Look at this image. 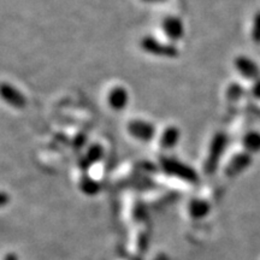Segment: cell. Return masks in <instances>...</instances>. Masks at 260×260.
Returning a JSON list of instances; mask_svg holds the SVG:
<instances>
[{"label": "cell", "instance_id": "1", "mask_svg": "<svg viewBox=\"0 0 260 260\" xmlns=\"http://www.w3.org/2000/svg\"><path fill=\"white\" fill-rule=\"evenodd\" d=\"M160 167L162 171L169 176L176 177L178 180L188 182L190 184H197L199 182V175L193 168L182 162L176 158L162 157L160 158Z\"/></svg>", "mask_w": 260, "mask_h": 260}, {"label": "cell", "instance_id": "2", "mask_svg": "<svg viewBox=\"0 0 260 260\" xmlns=\"http://www.w3.org/2000/svg\"><path fill=\"white\" fill-rule=\"evenodd\" d=\"M228 145V136L224 133H217L213 136L212 141H211L209 154H207L206 160H205L204 170L205 174L213 175L216 172L217 169L219 167L220 158L223 157L224 151H225Z\"/></svg>", "mask_w": 260, "mask_h": 260}, {"label": "cell", "instance_id": "3", "mask_svg": "<svg viewBox=\"0 0 260 260\" xmlns=\"http://www.w3.org/2000/svg\"><path fill=\"white\" fill-rule=\"evenodd\" d=\"M140 47L146 53L152 54V56L162 58H176L178 56V50L175 45L159 41L155 38L151 37V35H147V37H144L141 39Z\"/></svg>", "mask_w": 260, "mask_h": 260}, {"label": "cell", "instance_id": "4", "mask_svg": "<svg viewBox=\"0 0 260 260\" xmlns=\"http://www.w3.org/2000/svg\"><path fill=\"white\" fill-rule=\"evenodd\" d=\"M128 133L139 141L148 142L154 138L155 126L144 119H133L128 123Z\"/></svg>", "mask_w": 260, "mask_h": 260}, {"label": "cell", "instance_id": "5", "mask_svg": "<svg viewBox=\"0 0 260 260\" xmlns=\"http://www.w3.org/2000/svg\"><path fill=\"white\" fill-rule=\"evenodd\" d=\"M161 30L171 41H178L184 35V24L177 16H167L161 21Z\"/></svg>", "mask_w": 260, "mask_h": 260}, {"label": "cell", "instance_id": "6", "mask_svg": "<svg viewBox=\"0 0 260 260\" xmlns=\"http://www.w3.org/2000/svg\"><path fill=\"white\" fill-rule=\"evenodd\" d=\"M252 155L248 152H242V153H236L230 159L229 164L225 168V175L228 177H236L237 175L245 171L247 168L251 165Z\"/></svg>", "mask_w": 260, "mask_h": 260}, {"label": "cell", "instance_id": "7", "mask_svg": "<svg viewBox=\"0 0 260 260\" xmlns=\"http://www.w3.org/2000/svg\"><path fill=\"white\" fill-rule=\"evenodd\" d=\"M2 96L9 105L15 107V109L22 110L27 106V99H25L24 94L19 92L17 88H15L12 84H2Z\"/></svg>", "mask_w": 260, "mask_h": 260}, {"label": "cell", "instance_id": "8", "mask_svg": "<svg viewBox=\"0 0 260 260\" xmlns=\"http://www.w3.org/2000/svg\"><path fill=\"white\" fill-rule=\"evenodd\" d=\"M236 70L247 80H260V70L254 61L245 56H239L234 61Z\"/></svg>", "mask_w": 260, "mask_h": 260}, {"label": "cell", "instance_id": "9", "mask_svg": "<svg viewBox=\"0 0 260 260\" xmlns=\"http://www.w3.org/2000/svg\"><path fill=\"white\" fill-rule=\"evenodd\" d=\"M107 103L115 111H123L129 103L128 90L119 86L115 87V88L110 90L109 96H107Z\"/></svg>", "mask_w": 260, "mask_h": 260}, {"label": "cell", "instance_id": "10", "mask_svg": "<svg viewBox=\"0 0 260 260\" xmlns=\"http://www.w3.org/2000/svg\"><path fill=\"white\" fill-rule=\"evenodd\" d=\"M211 211V205L209 201L201 199V198H194L188 204V213L193 219H203L209 216Z\"/></svg>", "mask_w": 260, "mask_h": 260}, {"label": "cell", "instance_id": "11", "mask_svg": "<svg viewBox=\"0 0 260 260\" xmlns=\"http://www.w3.org/2000/svg\"><path fill=\"white\" fill-rule=\"evenodd\" d=\"M181 139V132L177 126H168L164 132L161 133L160 139H159V145L164 149H171L176 147Z\"/></svg>", "mask_w": 260, "mask_h": 260}, {"label": "cell", "instance_id": "12", "mask_svg": "<svg viewBox=\"0 0 260 260\" xmlns=\"http://www.w3.org/2000/svg\"><path fill=\"white\" fill-rule=\"evenodd\" d=\"M103 157H104L103 146H100L99 144H94L87 149V153L84 155V158L81 159L80 167L82 168L83 170H86V169H88L90 165H93L94 162L102 160Z\"/></svg>", "mask_w": 260, "mask_h": 260}, {"label": "cell", "instance_id": "13", "mask_svg": "<svg viewBox=\"0 0 260 260\" xmlns=\"http://www.w3.org/2000/svg\"><path fill=\"white\" fill-rule=\"evenodd\" d=\"M79 186L81 191L83 194L88 195V197H94V195H96L100 191V189H102V184L89 176H83L81 178Z\"/></svg>", "mask_w": 260, "mask_h": 260}, {"label": "cell", "instance_id": "14", "mask_svg": "<svg viewBox=\"0 0 260 260\" xmlns=\"http://www.w3.org/2000/svg\"><path fill=\"white\" fill-rule=\"evenodd\" d=\"M243 147L248 153H256L260 151V134L256 132H249L242 139Z\"/></svg>", "mask_w": 260, "mask_h": 260}, {"label": "cell", "instance_id": "15", "mask_svg": "<svg viewBox=\"0 0 260 260\" xmlns=\"http://www.w3.org/2000/svg\"><path fill=\"white\" fill-rule=\"evenodd\" d=\"M243 93H245V90H243V88L240 86V84L233 83L228 87L226 98L228 100H230V102H237V100L241 99Z\"/></svg>", "mask_w": 260, "mask_h": 260}, {"label": "cell", "instance_id": "16", "mask_svg": "<svg viewBox=\"0 0 260 260\" xmlns=\"http://www.w3.org/2000/svg\"><path fill=\"white\" fill-rule=\"evenodd\" d=\"M251 35L255 44H260V11L256 12L254 19H253Z\"/></svg>", "mask_w": 260, "mask_h": 260}, {"label": "cell", "instance_id": "17", "mask_svg": "<svg viewBox=\"0 0 260 260\" xmlns=\"http://www.w3.org/2000/svg\"><path fill=\"white\" fill-rule=\"evenodd\" d=\"M148 246H149V239L148 236L146 235V234H141V235H139L138 237V249L140 253H146L148 249Z\"/></svg>", "mask_w": 260, "mask_h": 260}, {"label": "cell", "instance_id": "18", "mask_svg": "<svg viewBox=\"0 0 260 260\" xmlns=\"http://www.w3.org/2000/svg\"><path fill=\"white\" fill-rule=\"evenodd\" d=\"M252 94L256 99H260V80L255 81V83L252 87Z\"/></svg>", "mask_w": 260, "mask_h": 260}, {"label": "cell", "instance_id": "19", "mask_svg": "<svg viewBox=\"0 0 260 260\" xmlns=\"http://www.w3.org/2000/svg\"><path fill=\"white\" fill-rule=\"evenodd\" d=\"M4 260H18V256L15 254V253L10 252L4 256Z\"/></svg>", "mask_w": 260, "mask_h": 260}, {"label": "cell", "instance_id": "20", "mask_svg": "<svg viewBox=\"0 0 260 260\" xmlns=\"http://www.w3.org/2000/svg\"><path fill=\"white\" fill-rule=\"evenodd\" d=\"M141 2L147 3V4H161V3H165L167 0H141Z\"/></svg>", "mask_w": 260, "mask_h": 260}, {"label": "cell", "instance_id": "21", "mask_svg": "<svg viewBox=\"0 0 260 260\" xmlns=\"http://www.w3.org/2000/svg\"><path fill=\"white\" fill-rule=\"evenodd\" d=\"M0 203H2V206H5L6 203H8V195L6 193H2V197H0Z\"/></svg>", "mask_w": 260, "mask_h": 260}, {"label": "cell", "instance_id": "22", "mask_svg": "<svg viewBox=\"0 0 260 260\" xmlns=\"http://www.w3.org/2000/svg\"><path fill=\"white\" fill-rule=\"evenodd\" d=\"M153 260H169V258H168V255H165V254H158Z\"/></svg>", "mask_w": 260, "mask_h": 260}]
</instances>
